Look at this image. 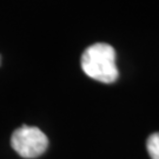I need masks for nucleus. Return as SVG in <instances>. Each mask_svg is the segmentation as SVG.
I'll return each mask as SVG.
<instances>
[{"mask_svg": "<svg viewBox=\"0 0 159 159\" xmlns=\"http://www.w3.org/2000/svg\"><path fill=\"white\" fill-rule=\"evenodd\" d=\"M11 145L20 157L32 159L40 157L47 150L48 139L38 127L23 125L12 133Z\"/></svg>", "mask_w": 159, "mask_h": 159, "instance_id": "obj_2", "label": "nucleus"}, {"mask_svg": "<svg viewBox=\"0 0 159 159\" xmlns=\"http://www.w3.org/2000/svg\"><path fill=\"white\" fill-rule=\"evenodd\" d=\"M0 61H1V58H0Z\"/></svg>", "mask_w": 159, "mask_h": 159, "instance_id": "obj_4", "label": "nucleus"}, {"mask_svg": "<svg viewBox=\"0 0 159 159\" xmlns=\"http://www.w3.org/2000/svg\"><path fill=\"white\" fill-rule=\"evenodd\" d=\"M146 148L151 159H159V132L148 137Z\"/></svg>", "mask_w": 159, "mask_h": 159, "instance_id": "obj_3", "label": "nucleus"}, {"mask_svg": "<svg viewBox=\"0 0 159 159\" xmlns=\"http://www.w3.org/2000/svg\"><path fill=\"white\" fill-rule=\"evenodd\" d=\"M81 68L87 77L104 84H112L119 77L116 51L105 43H97L86 48L81 56Z\"/></svg>", "mask_w": 159, "mask_h": 159, "instance_id": "obj_1", "label": "nucleus"}]
</instances>
